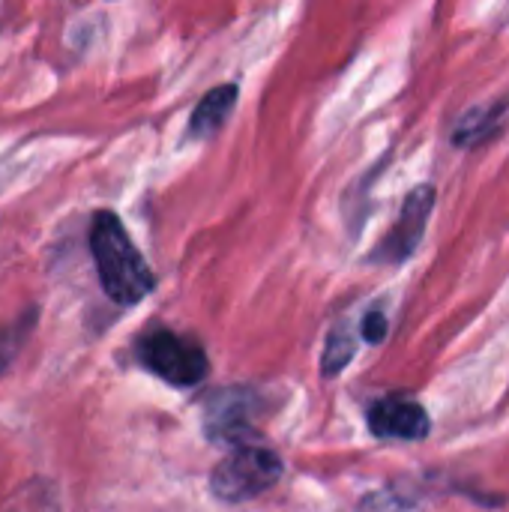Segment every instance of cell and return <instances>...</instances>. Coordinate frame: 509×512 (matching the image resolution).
I'll return each instance as SVG.
<instances>
[{
	"label": "cell",
	"mask_w": 509,
	"mask_h": 512,
	"mask_svg": "<svg viewBox=\"0 0 509 512\" xmlns=\"http://www.w3.org/2000/svg\"><path fill=\"white\" fill-rule=\"evenodd\" d=\"M90 255L105 294L117 306H135L153 291L156 276L111 210H99L90 222Z\"/></svg>",
	"instance_id": "obj_1"
},
{
	"label": "cell",
	"mask_w": 509,
	"mask_h": 512,
	"mask_svg": "<svg viewBox=\"0 0 509 512\" xmlns=\"http://www.w3.org/2000/svg\"><path fill=\"white\" fill-rule=\"evenodd\" d=\"M279 477H282V459L273 450L237 447L213 468L210 492L225 504H243L273 489Z\"/></svg>",
	"instance_id": "obj_2"
},
{
	"label": "cell",
	"mask_w": 509,
	"mask_h": 512,
	"mask_svg": "<svg viewBox=\"0 0 509 512\" xmlns=\"http://www.w3.org/2000/svg\"><path fill=\"white\" fill-rule=\"evenodd\" d=\"M138 360L144 369H150L156 378H162L171 387H195L210 372L204 348L195 339L168 330L144 336L138 342Z\"/></svg>",
	"instance_id": "obj_3"
},
{
	"label": "cell",
	"mask_w": 509,
	"mask_h": 512,
	"mask_svg": "<svg viewBox=\"0 0 509 512\" xmlns=\"http://www.w3.org/2000/svg\"><path fill=\"white\" fill-rule=\"evenodd\" d=\"M258 399L249 390H222L204 405V432L213 444H240L252 432Z\"/></svg>",
	"instance_id": "obj_4"
},
{
	"label": "cell",
	"mask_w": 509,
	"mask_h": 512,
	"mask_svg": "<svg viewBox=\"0 0 509 512\" xmlns=\"http://www.w3.org/2000/svg\"><path fill=\"white\" fill-rule=\"evenodd\" d=\"M432 207H435V189L432 186H417L405 198L399 222L393 225V231L384 237V243L378 246V252L372 258L387 261V264H402L408 255H414L417 246H420V237L426 231Z\"/></svg>",
	"instance_id": "obj_5"
},
{
	"label": "cell",
	"mask_w": 509,
	"mask_h": 512,
	"mask_svg": "<svg viewBox=\"0 0 509 512\" xmlns=\"http://www.w3.org/2000/svg\"><path fill=\"white\" fill-rule=\"evenodd\" d=\"M369 429L378 438H390V441H420L429 435L432 420L423 411L420 402L411 399H384L378 405H372L369 411Z\"/></svg>",
	"instance_id": "obj_6"
},
{
	"label": "cell",
	"mask_w": 509,
	"mask_h": 512,
	"mask_svg": "<svg viewBox=\"0 0 509 512\" xmlns=\"http://www.w3.org/2000/svg\"><path fill=\"white\" fill-rule=\"evenodd\" d=\"M234 102H237V84L213 87V90L198 102V108L192 111L189 135H192V138H210L213 132H219L222 123L228 120V114L234 111Z\"/></svg>",
	"instance_id": "obj_7"
},
{
	"label": "cell",
	"mask_w": 509,
	"mask_h": 512,
	"mask_svg": "<svg viewBox=\"0 0 509 512\" xmlns=\"http://www.w3.org/2000/svg\"><path fill=\"white\" fill-rule=\"evenodd\" d=\"M354 351H357V339H354V333L348 330V324H339V327L330 333L327 348H324V363H321L324 378L339 375V372L351 363Z\"/></svg>",
	"instance_id": "obj_8"
},
{
	"label": "cell",
	"mask_w": 509,
	"mask_h": 512,
	"mask_svg": "<svg viewBox=\"0 0 509 512\" xmlns=\"http://www.w3.org/2000/svg\"><path fill=\"white\" fill-rule=\"evenodd\" d=\"M498 123V108H477L474 114L462 117L459 126H456V144H474L480 138H486L489 126Z\"/></svg>",
	"instance_id": "obj_9"
},
{
	"label": "cell",
	"mask_w": 509,
	"mask_h": 512,
	"mask_svg": "<svg viewBox=\"0 0 509 512\" xmlns=\"http://www.w3.org/2000/svg\"><path fill=\"white\" fill-rule=\"evenodd\" d=\"M33 312L30 315H24L21 321H15L9 330H3L0 333V372L15 360V354H18V348L24 345V339L30 336V327H33Z\"/></svg>",
	"instance_id": "obj_10"
},
{
	"label": "cell",
	"mask_w": 509,
	"mask_h": 512,
	"mask_svg": "<svg viewBox=\"0 0 509 512\" xmlns=\"http://www.w3.org/2000/svg\"><path fill=\"white\" fill-rule=\"evenodd\" d=\"M363 336H366V342H381L384 336H387V315L384 312H378V309H372V312H366V318H363Z\"/></svg>",
	"instance_id": "obj_11"
}]
</instances>
